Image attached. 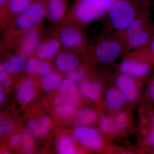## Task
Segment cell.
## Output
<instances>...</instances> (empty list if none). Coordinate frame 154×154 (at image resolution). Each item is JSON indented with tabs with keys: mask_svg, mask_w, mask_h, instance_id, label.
<instances>
[{
	"mask_svg": "<svg viewBox=\"0 0 154 154\" xmlns=\"http://www.w3.org/2000/svg\"><path fill=\"white\" fill-rule=\"evenodd\" d=\"M51 122L49 117L44 116L38 119H32L28 122V126L31 133L37 137L47 134L50 128Z\"/></svg>",
	"mask_w": 154,
	"mask_h": 154,
	"instance_id": "13",
	"label": "cell"
},
{
	"mask_svg": "<svg viewBox=\"0 0 154 154\" xmlns=\"http://www.w3.org/2000/svg\"><path fill=\"white\" fill-rule=\"evenodd\" d=\"M8 74V73L6 71L3 64H1L0 66V82L1 84L5 86H8L11 84V80Z\"/></svg>",
	"mask_w": 154,
	"mask_h": 154,
	"instance_id": "31",
	"label": "cell"
},
{
	"mask_svg": "<svg viewBox=\"0 0 154 154\" xmlns=\"http://www.w3.org/2000/svg\"><path fill=\"white\" fill-rule=\"evenodd\" d=\"M85 77V73L84 70L82 69H75L72 71L70 72L68 75L67 78L75 84H79L82 82Z\"/></svg>",
	"mask_w": 154,
	"mask_h": 154,
	"instance_id": "27",
	"label": "cell"
},
{
	"mask_svg": "<svg viewBox=\"0 0 154 154\" xmlns=\"http://www.w3.org/2000/svg\"><path fill=\"white\" fill-rule=\"evenodd\" d=\"M51 70V66L49 63L45 61L42 62L39 64L36 73L45 76L50 73Z\"/></svg>",
	"mask_w": 154,
	"mask_h": 154,
	"instance_id": "30",
	"label": "cell"
},
{
	"mask_svg": "<svg viewBox=\"0 0 154 154\" xmlns=\"http://www.w3.org/2000/svg\"><path fill=\"white\" fill-rule=\"evenodd\" d=\"M74 136L77 140L88 148L96 149L102 146V137L99 132L94 128L80 127L75 130Z\"/></svg>",
	"mask_w": 154,
	"mask_h": 154,
	"instance_id": "4",
	"label": "cell"
},
{
	"mask_svg": "<svg viewBox=\"0 0 154 154\" xmlns=\"http://www.w3.org/2000/svg\"><path fill=\"white\" fill-rule=\"evenodd\" d=\"M59 94L55 97L54 102L57 105L75 102L80 98V94L76 85L69 79L62 81L59 87Z\"/></svg>",
	"mask_w": 154,
	"mask_h": 154,
	"instance_id": "5",
	"label": "cell"
},
{
	"mask_svg": "<svg viewBox=\"0 0 154 154\" xmlns=\"http://www.w3.org/2000/svg\"><path fill=\"white\" fill-rule=\"evenodd\" d=\"M100 127L101 131L103 132H107L110 128V122L108 119L106 117L102 118L100 120Z\"/></svg>",
	"mask_w": 154,
	"mask_h": 154,
	"instance_id": "33",
	"label": "cell"
},
{
	"mask_svg": "<svg viewBox=\"0 0 154 154\" xmlns=\"http://www.w3.org/2000/svg\"><path fill=\"white\" fill-rule=\"evenodd\" d=\"M98 115L94 110L85 108L78 112L75 117V122L78 125L85 126L94 123Z\"/></svg>",
	"mask_w": 154,
	"mask_h": 154,
	"instance_id": "20",
	"label": "cell"
},
{
	"mask_svg": "<svg viewBox=\"0 0 154 154\" xmlns=\"http://www.w3.org/2000/svg\"><path fill=\"white\" fill-rule=\"evenodd\" d=\"M147 1V0H145V1L146 2V1Z\"/></svg>",
	"mask_w": 154,
	"mask_h": 154,
	"instance_id": "39",
	"label": "cell"
},
{
	"mask_svg": "<svg viewBox=\"0 0 154 154\" xmlns=\"http://www.w3.org/2000/svg\"><path fill=\"white\" fill-rule=\"evenodd\" d=\"M35 93L36 91L33 81L29 79L25 80L19 87L17 98L22 103H28L34 98Z\"/></svg>",
	"mask_w": 154,
	"mask_h": 154,
	"instance_id": "16",
	"label": "cell"
},
{
	"mask_svg": "<svg viewBox=\"0 0 154 154\" xmlns=\"http://www.w3.org/2000/svg\"><path fill=\"white\" fill-rule=\"evenodd\" d=\"M21 142V137L18 135H14L11 137L9 141L10 145L12 147H16Z\"/></svg>",
	"mask_w": 154,
	"mask_h": 154,
	"instance_id": "34",
	"label": "cell"
},
{
	"mask_svg": "<svg viewBox=\"0 0 154 154\" xmlns=\"http://www.w3.org/2000/svg\"><path fill=\"white\" fill-rule=\"evenodd\" d=\"M116 84L127 100L132 102L137 99L138 93L132 77L122 73L116 79Z\"/></svg>",
	"mask_w": 154,
	"mask_h": 154,
	"instance_id": "7",
	"label": "cell"
},
{
	"mask_svg": "<svg viewBox=\"0 0 154 154\" xmlns=\"http://www.w3.org/2000/svg\"><path fill=\"white\" fill-rule=\"evenodd\" d=\"M128 117L125 113H119L113 119L112 128L116 132L121 131L124 129L127 123Z\"/></svg>",
	"mask_w": 154,
	"mask_h": 154,
	"instance_id": "25",
	"label": "cell"
},
{
	"mask_svg": "<svg viewBox=\"0 0 154 154\" xmlns=\"http://www.w3.org/2000/svg\"><path fill=\"white\" fill-rule=\"evenodd\" d=\"M10 0H0V6L1 8H2L3 6L5 5Z\"/></svg>",
	"mask_w": 154,
	"mask_h": 154,
	"instance_id": "38",
	"label": "cell"
},
{
	"mask_svg": "<svg viewBox=\"0 0 154 154\" xmlns=\"http://www.w3.org/2000/svg\"><path fill=\"white\" fill-rule=\"evenodd\" d=\"M40 62L37 59H30L27 62L25 65V70L26 72L30 75L36 73Z\"/></svg>",
	"mask_w": 154,
	"mask_h": 154,
	"instance_id": "28",
	"label": "cell"
},
{
	"mask_svg": "<svg viewBox=\"0 0 154 154\" xmlns=\"http://www.w3.org/2000/svg\"><path fill=\"white\" fill-rule=\"evenodd\" d=\"M45 14V7L42 3H33L19 14L16 20V26L19 30L29 29L42 21Z\"/></svg>",
	"mask_w": 154,
	"mask_h": 154,
	"instance_id": "3",
	"label": "cell"
},
{
	"mask_svg": "<svg viewBox=\"0 0 154 154\" xmlns=\"http://www.w3.org/2000/svg\"><path fill=\"white\" fill-rule=\"evenodd\" d=\"M47 9L50 19L53 22H58L64 16L66 6L63 0H49Z\"/></svg>",
	"mask_w": 154,
	"mask_h": 154,
	"instance_id": "15",
	"label": "cell"
},
{
	"mask_svg": "<svg viewBox=\"0 0 154 154\" xmlns=\"http://www.w3.org/2000/svg\"><path fill=\"white\" fill-rule=\"evenodd\" d=\"M28 54L22 52L5 62L3 65L8 74H17L25 69Z\"/></svg>",
	"mask_w": 154,
	"mask_h": 154,
	"instance_id": "11",
	"label": "cell"
},
{
	"mask_svg": "<svg viewBox=\"0 0 154 154\" xmlns=\"http://www.w3.org/2000/svg\"><path fill=\"white\" fill-rule=\"evenodd\" d=\"M123 49L122 42L119 39L106 38L97 45L95 49V54L99 62L110 63L120 55Z\"/></svg>",
	"mask_w": 154,
	"mask_h": 154,
	"instance_id": "2",
	"label": "cell"
},
{
	"mask_svg": "<svg viewBox=\"0 0 154 154\" xmlns=\"http://www.w3.org/2000/svg\"><path fill=\"white\" fill-rule=\"evenodd\" d=\"M151 128L149 133L147 139V144L154 151V114L152 113Z\"/></svg>",
	"mask_w": 154,
	"mask_h": 154,
	"instance_id": "32",
	"label": "cell"
},
{
	"mask_svg": "<svg viewBox=\"0 0 154 154\" xmlns=\"http://www.w3.org/2000/svg\"><path fill=\"white\" fill-rule=\"evenodd\" d=\"M13 125L11 122L1 118L0 132L2 134H7L12 131Z\"/></svg>",
	"mask_w": 154,
	"mask_h": 154,
	"instance_id": "29",
	"label": "cell"
},
{
	"mask_svg": "<svg viewBox=\"0 0 154 154\" xmlns=\"http://www.w3.org/2000/svg\"><path fill=\"white\" fill-rule=\"evenodd\" d=\"M122 73L131 77H141L148 73L151 69L149 64L128 59L122 63L119 67Z\"/></svg>",
	"mask_w": 154,
	"mask_h": 154,
	"instance_id": "6",
	"label": "cell"
},
{
	"mask_svg": "<svg viewBox=\"0 0 154 154\" xmlns=\"http://www.w3.org/2000/svg\"><path fill=\"white\" fill-rule=\"evenodd\" d=\"M55 64L60 71L68 72L76 69L79 64V60L75 54L65 52L57 55Z\"/></svg>",
	"mask_w": 154,
	"mask_h": 154,
	"instance_id": "9",
	"label": "cell"
},
{
	"mask_svg": "<svg viewBox=\"0 0 154 154\" xmlns=\"http://www.w3.org/2000/svg\"><path fill=\"white\" fill-rule=\"evenodd\" d=\"M148 50L154 56V38L150 41V44L148 47Z\"/></svg>",
	"mask_w": 154,
	"mask_h": 154,
	"instance_id": "36",
	"label": "cell"
},
{
	"mask_svg": "<svg viewBox=\"0 0 154 154\" xmlns=\"http://www.w3.org/2000/svg\"><path fill=\"white\" fill-rule=\"evenodd\" d=\"M59 37L62 44L67 48L80 47L85 41L83 33L80 30L74 28L64 29L60 32Z\"/></svg>",
	"mask_w": 154,
	"mask_h": 154,
	"instance_id": "8",
	"label": "cell"
},
{
	"mask_svg": "<svg viewBox=\"0 0 154 154\" xmlns=\"http://www.w3.org/2000/svg\"><path fill=\"white\" fill-rule=\"evenodd\" d=\"M80 91L83 96L86 98L92 100H96L101 95L102 87L99 83L87 81L82 82Z\"/></svg>",
	"mask_w": 154,
	"mask_h": 154,
	"instance_id": "19",
	"label": "cell"
},
{
	"mask_svg": "<svg viewBox=\"0 0 154 154\" xmlns=\"http://www.w3.org/2000/svg\"><path fill=\"white\" fill-rule=\"evenodd\" d=\"M59 42L51 40L39 45L36 49V54L39 58L48 59L55 55L60 48Z\"/></svg>",
	"mask_w": 154,
	"mask_h": 154,
	"instance_id": "17",
	"label": "cell"
},
{
	"mask_svg": "<svg viewBox=\"0 0 154 154\" xmlns=\"http://www.w3.org/2000/svg\"><path fill=\"white\" fill-rule=\"evenodd\" d=\"M147 18L143 16H139L137 17L124 31L120 33L121 39L125 40L128 37L137 34L143 30L147 26Z\"/></svg>",
	"mask_w": 154,
	"mask_h": 154,
	"instance_id": "18",
	"label": "cell"
},
{
	"mask_svg": "<svg viewBox=\"0 0 154 154\" xmlns=\"http://www.w3.org/2000/svg\"><path fill=\"white\" fill-rule=\"evenodd\" d=\"M33 0H10L9 9L12 14H20L32 4Z\"/></svg>",
	"mask_w": 154,
	"mask_h": 154,
	"instance_id": "23",
	"label": "cell"
},
{
	"mask_svg": "<svg viewBox=\"0 0 154 154\" xmlns=\"http://www.w3.org/2000/svg\"><path fill=\"white\" fill-rule=\"evenodd\" d=\"M5 91L3 90V88H1L0 89V102L1 103H2L5 100Z\"/></svg>",
	"mask_w": 154,
	"mask_h": 154,
	"instance_id": "37",
	"label": "cell"
},
{
	"mask_svg": "<svg viewBox=\"0 0 154 154\" xmlns=\"http://www.w3.org/2000/svg\"><path fill=\"white\" fill-rule=\"evenodd\" d=\"M57 150L61 154H73L76 152L74 143L70 138H61L57 143Z\"/></svg>",
	"mask_w": 154,
	"mask_h": 154,
	"instance_id": "22",
	"label": "cell"
},
{
	"mask_svg": "<svg viewBox=\"0 0 154 154\" xmlns=\"http://www.w3.org/2000/svg\"><path fill=\"white\" fill-rule=\"evenodd\" d=\"M77 108L76 102H69L58 105L56 109V111L58 115L67 117L72 115L75 112Z\"/></svg>",
	"mask_w": 154,
	"mask_h": 154,
	"instance_id": "24",
	"label": "cell"
},
{
	"mask_svg": "<svg viewBox=\"0 0 154 154\" xmlns=\"http://www.w3.org/2000/svg\"><path fill=\"white\" fill-rule=\"evenodd\" d=\"M118 0H80L75 9V18L80 23L88 24L107 14Z\"/></svg>",
	"mask_w": 154,
	"mask_h": 154,
	"instance_id": "1",
	"label": "cell"
},
{
	"mask_svg": "<svg viewBox=\"0 0 154 154\" xmlns=\"http://www.w3.org/2000/svg\"><path fill=\"white\" fill-rule=\"evenodd\" d=\"M126 99L120 91L111 88L107 91L105 98V104L108 110L116 111L124 106Z\"/></svg>",
	"mask_w": 154,
	"mask_h": 154,
	"instance_id": "12",
	"label": "cell"
},
{
	"mask_svg": "<svg viewBox=\"0 0 154 154\" xmlns=\"http://www.w3.org/2000/svg\"><path fill=\"white\" fill-rule=\"evenodd\" d=\"M154 28L147 26L143 30L125 39L126 45L129 49H135L145 46L150 41Z\"/></svg>",
	"mask_w": 154,
	"mask_h": 154,
	"instance_id": "10",
	"label": "cell"
},
{
	"mask_svg": "<svg viewBox=\"0 0 154 154\" xmlns=\"http://www.w3.org/2000/svg\"><path fill=\"white\" fill-rule=\"evenodd\" d=\"M39 35L36 30H31L27 32L22 38V47L23 52L28 55L32 54L38 48Z\"/></svg>",
	"mask_w": 154,
	"mask_h": 154,
	"instance_id": "14",
	"label": "cell"
},
{
	"mask_svg": "<svg viewBox=\"0 0 154 154\" xmlns=\"http://www.w3.org/2000/svg\"><path fill=\"white\" fill-rule=\"evenodd\" d=\"M62 82L60 75L56 72H50L42 79V88L46 91H52L59 88Z\"/></svg>",
	"mask_w": 154,
	"mask_h": 154,
	"instance_id": "21",
	"label": "cell"
},
{
	"mask_svg": "<svg viewBox=\"0 0 154 154\" xmlns=\"http://www.w3.org/2000/svg\"><path fill=\"white\" fill-rule=\"evenodd\" d=\"M149 96L151 100L154 103V79L152 82L149 91Z\"/></svg>",
	"mask_w": 154,
	"mask_h": 154,
	"instance_id": "35",
	"label": "cell"
},
{
	"mask_svg": "<svg viewBox=\"0 0 154 154\" xmlns=\"http://www.w3.org/2000/svg\"><path fill=\"white\" fill-rule=\"evenodd\" d=\"M22 147L24 152L26 153H30L34 149V142L33 138L28 133L25 131L21 136Z\"/></svg>",
	"mask_w": 154,
	"mask_h": 154,
	"instance_id": "26",
	"label": "cell"
}]
</instances>
